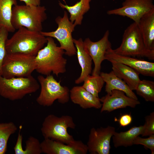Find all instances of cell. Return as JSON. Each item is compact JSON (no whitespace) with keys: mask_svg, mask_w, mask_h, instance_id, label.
Instances as JSON below:
<instances>
[{"mask_svg":"<svg viewBox=\"0 0 154 154\" xmlns=\"http://www.w3.org/2000/svg\"><path fill=\"white\" fill-rule=\"evenodd\" d=\"M46 45L35 56L36 71L46 76L51 73L57 76L66 71L67 60L64 57V51L57 46L53 38L47 37Z\"/></svg>","mask_w":154,"mask_h":154,"instance_id":"6da1fadb","label":"cell"},{"mask_svg":"<svg viewBox=\"0 0 154 154\" xmlns=\"http://www.w3.org/2000/svg\"><path fill=\"white\" fill-rule=\"evenodd\" d=\"M47 42L40 32L21 27L6 42L7 53H19L36 56Z\"/></svg>","mask_w":154,"mask_h":154,"instance_id":"7a4b0ae2","label":"cell"},{"mask_svg":"<svg viewBox=\"0 0 154 154\" xmlns=\"http://www.w3.org/2000/svg\"><path fill=\"white\" fill-rule=\"evenodd\" d=\"M44 6H31L17 4L12 8L11 23L16 30L23 27L33 31H42V23L47 19Z\"/></svg>","mask_w":154,"mask_h":154,"instance_id":"3957f363","label":"cell"},{"mask_svg":"<svg viewBox=\"0 0 154 154\" xmlns=\"http://www.w3.org/2000/svg\"><path fill=\"white\" fill-rule=\"evenodd\" d=\"M113 50L120 55L154 60V50H150L146 48L138 25L134 22L126 28L121 44Z\"/></svg>","mask_w":154,"mask_h":154,"instance_id":"277c9868","label":"cell"},{"mask_svg":"<svg viewBox=\"0 0 154 154\" xmlns=\"http://www.w3.org/2000/svg\"><path fill=\"white\" fill-rule=\"evenodd\" d=\"M76 125L72 117L68 115L58 117L54 114L47 116L42 123L41 131L44 139H49L69 144L75 140L67 131L68 128H75Z\"/></svg>","mask_w":154,"mask_h":154,"instance_id":"5b68a950","label":"cell"},{"mask_svg":"<svg viewBox=\"0 0 154 154\" xmlns=\"http://www.w3.org/2000/svg\"><path fill=\"white\" fill-rule=\"evenodd\" d=\"M40 86L32 75L8 78L0 74V95L11 101L21 99L27 95L35 92Z\"/></svg>","mask_w":154,"mask_h":154,"instance_id":"8992f818","label":"cell"},{"mask_svg":"<svg viewBox=\"0 0 154 154\" xmlns=\"http://www.w3.org/2000/svg\"><path fill=\"white\" fill-rule=\"evenodd\" d=\"M37 80L41 87L40 93L36 99L39 105L43 106H52L56 100L62 104L67 103L70 99V90L62 86L61 81H57L52 75L44 77L40 75Z\"/></svg>","mask_w":154,"mask_h":154,"instance_id":"52a82bcc","label":"cell"},{"mask_svg":"<svg viewBox=\"0 0 154 154\" xmlns=\"http://www.w3.org/2000/svg\"><path fill=\"white\" fill-rule=\"evenodd\" d=\"M35 56L19 53H7L2 64L1 75L8 78L32 75L36 68Z\"/></svg>","mask_w":154,"mask_h":154,"instance_id":"ba28073f","label":"cell"},{"mask_svg":"<svg viewBox=\"0 0 154 154\" xmlns=\"http://www.w3.org/2000/svg\"><path fill=\"white\" fill-rule=\"evenodd\" d=\"M55 22L58 25L56 30L48 32L42 31L40 33L45 37L56 39L60 43V47L64 51L65 54L69 56L76 55V49L72 35L76 26L69 20L66 11H64L62 17H57Z\"/></svg>","mask_w":154,"mask_h":154,"instance_id":"9c48e42d","label":"cell"},{"mask_svg":"<svg viewBox=\"0 0 154 154\" xmlns=\"http://www.w3.org/2000/svg\"><path fill=\"white\" fill-rule=\"evenodd\" d=\"M153 0H124L121 7L108 10L109 15L126 17L138 24L145 15L154 9Z\"/></svg>","mask_w":154,"mask_h":154,"instance_id":"30bf717a","label":"cell"},{"mask_svg":"<svg viewBox=\"0 0 154 154\" xmlns=\"http://www.w3.org/2000/svg\"><path fill=\"white\" fill-rule=\"evenodd\" d=\"M115 131V127L109 125L92 128L86 144L88 151L91 154H109L111 139Z\"/></svg>","mask_w":154,"mask_h":154,"instance_id":"8fae6325","label":"cell"},{"mask_svg":"<svg viewBox=\"0 0 154 154\" xmlns=\"http://www.w3.org/2000/svg\"><path fill=\"white\" fill-rule=\"evenodd\" d=\"M110 32L108 30L105 32L103 37L99 40L93 42L88 38L83 41L85 49L92 58L94 64L92 75L100 74L101 64L105 59L107 50L112 48L111 43L109 40Z\"/></svg>","mask_w":154,"mask_h":154,"instance_id":"7c38bea8","label":"cell"},{"mask_svg":"<svg viewBox=\"0 0 154 154\" xmlns=\"http://www.w3.org/2000/svg\"><path fill=\"white\" fill-rule=\"evenodd\" d=\"M42 153L46 154H86V144L80 140L65 144L49 139H44L40 143Z\"/></svg>","mask_w":154,"mask_h":154,"instance_id":"4fadbf2b","label":"cell"},{"mask_svg":"<svg viewBox=\"0 0 154 154\" xmlns=\"http://www.w3.org/2000/svg\"><path fill=\"white\" fill-rule=\"evenodd\" d=\"M105 59L111 62H117L126 65L143 76L154 77V62L116 54L114 52L112 48L106 51Z\"/></svg>","mask_w":154,"mask_h":154,"instance_id":"5bb4252c","label":"cell"},{"mask_svg":"<svg viewBox=\"0 0 154 154\" xmlns=\"http://www.w3.org/2000/svg\"><path fill=\"white\" fill-rule=\"evenodd\" d=\"M102 104L100 112H111L117 109L129 107L134 108L140 104L138 100L127 96L123 91L114 90L100 99Z\"/></svg>","mask_w":154,"mask_h":154,"instance_id":"9a60e30c","label":"cell"},{"mask_svg":"<svg viewBox=\"0 0 154 154\" xmlns=\"http://www.w3.org/2000/svg\"><path fill=\"white\" fill-rule=\"evenodd\" d=\"M70 99L73 103L84 109H99L102 106L100 98L90 93L82 86H74L70 90Z\"/></svg>","mask_w":154,"mask_h":154,"instance_id":"2e32d148","label":"cell"},{"mask_svg":"<svg viewBox=\"0 0 154 154\" xmlns=\"http://www.w3.org/2000/svg\"><path fill=\"white\" fill-rule=\"evenodd\" d=\"M73 41L78 62L81 69L80 76L75 81L76 84H79L83 82L85 79L92 73L93 61L85 49L82 39L73 38Z\"/></svg>","mask_w":154,"mask_h":154,"instance_id":"e0dca14e","label":"cell"},{"mask_svg":"<svg viewBox=\"0 0 154 154\" xmlns=\"http://www.w3.org/2000/svg\"><path fill=\"white\" fill-rule=\"evenodd\" d=\"M137 24L145 47L154 50V9L143 16Z\"/></svg>","mask_w":154,"mask_h":154,"instance_id":"ac0fdd59","label":"cell"},{"mask_svg":"<svg viewBox=\"0 0 154 154\" xmlns=\"http://www.w3.org/2000/svg\"><path fill=\"white\" fill-rule=\"evenodd\" d=\"M111 63L112 70L115 74L125 82L131 90H135L141 80L139 73L124 64L114 62Z\"/></svg>","mask_w":154,"mask_h":154,"instance_id":"d6986e66","label":"cell"},{"mask_svg":"<svg viewBox=\"0 0 154 154\" xmlns=\"http://www.w3.org/2000/svg\"><path fill=\"white\" fill-rule=\"evenodd\" d=\"M100 75L106 83L105 91L107 94L110 93L114 90H118L123 92L128 97L138 100L135 94L127 84L116 76L112 70L109 73L102 72Z\"/></svg>","mask_w":154,"mask_h":154,"instance_id":"ffe728a7","label":"cell"},{"mask_svg":"<svg viewBox=\"0 0 154 154\" xmlns=\"http://www.w3.org/2000/svg\"><path fill=\"white\" fill-rule=\"evenodd\" d=\"M92 0H80L74 5L69 6L59 1L58 4L62 8L66 9L70 14L69 19L76 26L81 25L83 15L90 8V3Z\"/></svg>","mask_w":154,"mask_h":154,"instance_id":"44dd1931","label":"cell"},{"mask_svg":"<svg viewBox=\"0 0 154 154\" xmlns=\"http://www.w3.org/2000/svg\"><path fill=\"white\" fill-rule=\"evenodd\" d=\"M143 128V125L133 127L128 130L119 133L116 131L112 137L114 147L116 148L121 146L125 147L133 145L135 138L141 135Z\"/></svg>","mask_w":154,"mask_h":154,"instance_id":"7402d4cb","label":"cell"},{"mask_svg":"<svg viewBox=\"0 0 154 154\" xmlns=\"http://www.w3.org/2000/svg\"><path fill=\"white\" fill-rule=\"evenodd\" d=\"M17 5V0H0V29L3 28L9 32L15 31L11 19L13 7Z\"/></svg>","mask_w":154,"mask_h":154,"instance_id":"603a6c76","label":"cell"},{"mask_svg":"<svg viewBox=\"0 0 154 154\" xmlns=\"http://www.w3.org/2000/svg\"><path fill=\"white\" fill-rule=\"evenodd\" d=\"M17 129L16 125L12 122L0 123V154L6 153L9 138Z\"/></svg>","mask_w":154,"mask_h":154,"instance_id":"cb8c5ba5","label":"cell"},{"mask_svg":"<svg viewBox=\"0 0 154 154\" xmlns=\"http://www.w3.org/2000/svg\"><path fill=\"white\" fill-rule=\"evenodd\" d=\"M82 87L94 96L99 97L104 82L100 74L89 75L84 80Z\"/></svg>","mask_w":154,"mask_h":154,"instance_id":"d4e9b609","label":"cell"},{"mask_svg":"<svg viewBox=\"0 0 154 154\" xmlns=\"http://www.w3.org/2000/svg\"><path fill=\"white\" fill-rule=\"evenodd\" d=\"M137 95L147 102L154 101V82L143 80H141L135 90Z\"/></svg>","mask_w":154,"mask_h":154,"instance_id":"484cf974","label":"cell"},{"mask_svg":"<svg viewBox=\"0 0 154 154\" xmlns=\"http://www.w3.org/2000/svg\"><path fill=\"white\" fill-rule=\"evenodd\" d=\"M42 153L40 143L38 139L32 136L26 141L24 154H40Z\"/></svg>","mask_w":154,"mask_h":154,"instance_id":"4316f807","label":"cell"},{"mask_svg":"<svg viewBox=\"0 0 154 154\" xmlns=\"http://www.w3.org/2000/svg\"><path fill=\"white\" fill-rule=\"evenodd\" d=\"M9 32L3 28L0 29V74L3 60L6 54V42L8 39Z\"/></svg>","mask_w":154,"mask_h":154,"instance_id":"83f0119b","label":"cell"},{"mask_svg":"<svg viewBox=\"0 0 154 154\" xmlns=\"http://www.w3.org/2000/svg\"><path fill=\"white\" fill-rule=\"evenodd\" d=\"M145 120L141 135L143 136H146L154 134V112H152L149 115L146 116Z\"/></svg>","mask_w":154,"mask_h":154,"instance_id":"f1b7e54d","label":"cell"},{"mask_svg":"<svg viewBox=\"0 0 154 154\" xmlns=\"http://www.w3.org/2000/svg\"><path fill=\"white\" fill-rule=\"evenodd\" d=\"M133 145H141L150 149L151 154H154V134L149 136L147 138L137 137L133 142Z\"/></svg>","mask_w":154,"mask_h":154,"instance_id":"f546056e","label":"cell"},{"mask_svg":"<svg viewBox=\"0 0 154 154\" xmlns=\"http://www.w3.org/2000/svg\"><path fill=\"white\" fill-rule=\"evenodd\" d=\"M19 128L17 141L13 149L15 154H24V149L22 145L23 137L21 133L22 126H20Z\"/></svg>","mask_w":154,"mask_h":154,"instance_id":"4dcf8cb0","label":"cell"},{"mask_svg":"<svg viewBox=\"0 0 154 154\" xmlns=\"http://www.w3.org/2000/svg\"><path fill=\"white\" fill-rule=\"evenodd\" d=\"M118 121L120 127H125L132 122V118L130 114H125L120 116L119 119H115Z\"/></svg>","mask_w":154,"mask_h":154,"instance_id":"1f68e13d","label":"cell"},{"mask_svg":"<svg viewBox=\"0 0 154 154\" xmlns=\"http://www.w3.org/2000/svg\"><path fill=\"white\" fill-rule=\"evenodd\" d=\"M24 2L25 5L31 6L40 5L41 0H19Z\"/></svg>","mask_w":154,"mask_h":154,"instance_id":"d6a6232c","label":"cell"}]
</instances>
